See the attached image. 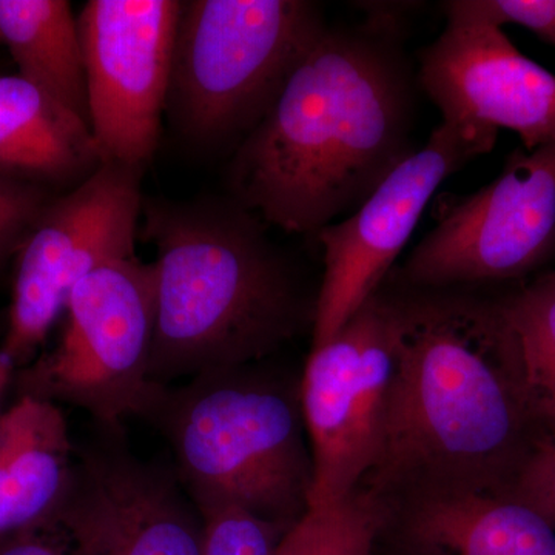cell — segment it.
<instances>
[{"mask_svg": "<svg viewBox=\"0 0 555 555\" xmlns=\"http://www.w3.org/2000/svg\"><path fill=\"white\" fill-rule=\"evenodd\" d=\"M102 164L86 120L22 76H0V177L73 189Z\"/></svg>", "mask_w": 555, "mask_h": 555, "instance_id": "cell-14", "label": "cell"}, {"mask_svg": "<svg viewBox=\"0 0 555 555\" xmlns=\"http://www.w3.org/2000/svg\"><path fill=\"white\" fill-rule=\"evenodd\" d=\"M529 401L547 434H555V272L502 298Z\"/></svg>", "mask_w": 555, "mask_h": 555, "instance_id": "cell-18", "label": "cell"}, {"mask_svg": "<svg viewBox=\"0 0 555 555\" xmlns=\"http://www.w3.org/2000/svg\"><path fill=\"white\" fill-rule=\"evenodd\" d=\"M443 199V198H441ZM444 201V199H443ZM555 254V142L518 149L502 173L444 201L400 270L408 287H477L534 272Z\"/></svg>", "mask_w": 555, "mask_h": 555, "instance_id": "cell-7", "label": "cell"}, {"mask_svg": "<svg viewBox=\"0 0 555 555\" xmlns=\"http://www.w3.org/2000/svg\"><path fill=\"white\" fill-rule=\"evenodd\" d=\"M255 366L163 386L145 418L169 441L193 500H222L288 529L308 513L313 489L299 387Z\"/></svg>", "mask_w": 555, "mask_h": 555, "instance_id": "cell-4", "label": "cell"}, {"mask_svg": "<svg viewBox=\"0 0 555 555\" xmlns=\"http://www.w3.org/2000/svg\"><path fill=\"white\" fill-rule=\"evenodd\" d=\"M414 105L400 40L326 27L236 147L233 201L284 232H320L414 153Z\"/></svg>", "mask_w": 555, "mask_h": 555, "instance_id": "cell-2", "label": "cell"}, {"mask_svg": "<svg viewBox=\"0 0 555 555\" xmlns=\"http://www.w3.org/2000/svg\"><path fill=\"white\" fill-rule=\"evenodd\" d=\"M75 460L56 403L22 393L0 415V543L54 516L67 495Z\"/></svg>", "mask_w": 555, "mask_h": 555, "instance_id": "cell-15", "label": "cell"}, {"mask_svg": "<svg viewBox=\"0 0 555 555\" xmlns=\"http://www.w3.org/2000/svg\"><path fill=\"white\" fill-rule=\"evenodd\" d=\"M142 171L104 163L40 210L20 247L9 331L0 349L14 366L30 361L43 345L83 276L116 259L137 257Z\"/></svg>", "mask_w": 555, "mask_h": 555, "instance_id": "cell-8", "label": "cell"}, {"mask_svg": "<svg viewBox=\"0 0 555 555\" xmlns=\"http://www.w3.org/2000/svg\"><path fill=\"white\" fill-rule=\"evenodd\" d=\"M0 555H76L68 537L54 517L9 537L0 543Z\"/></svg>", "mask_w": 555, "mask_h": 555, "instance_id": "cell-24", "label": "cell"}, {"mask_svg": "<svg viewBox=\"0 0 555 555\" xmlns=\"http://www.w3.org/2000/svg\"><path fill=\"white\" fill-rule=\"evenodd\" d=\"M0 42L20 76L89 120L78 17L65 0H0Z\"/></svg>", "mask_w": 555, "mask_h": 555, "instance_id": "cell-17", "label": "cell"}, {"mask_svg": "<svg viewBox=\"0 0 555 555\" xmlns=\"http://www.w3.org/2000/svg\"><path fill=\"white\" fill-rule=\"evenodd\" d=\"M389 507L358 488L337 503L309 507L284 532L276 555H374Z\"/></svg>", "mask_w": 555, "mask_h": 555, "instance_id": "cell-19", "label": "cell"}, {"mask_svg": "<svg viewBox=\"0 0 555 555\" xmlns=\"http://www.w3.org/2000/svg\"><path fill=\"white\" fill-rule=\"evenodd\" d=\"M509 496L534 507L555 526V434L537 449Z\"/></svg>", "mask_w": 555, "mask_h": 555, "instance_id": "cell-23", "label": "cell"}, {"mask_svg": "<svg viewBox=\"0 0 555 555\" xmlns=\"http://www.w3.org/2000/svg\"><path fill=\"white\" fill-rule=\"evenodd\" d=\"M441 7L449 25H520L555 47V0H451Z\"/></svg>", "mask_w": 555, "mask_h": 555, "instance_id": "cell-21", "label": "cell"}, {"mask_svg": "<svg viewBox=\"0 0 555 555\" xmlns=\"http://www.w3.org/2000/svg\"><path fill=\"white\" fill-rule=\"evenodd\" d=\"M54 520L76 555H201L203 517L177 473L120 440L82 449Z\"/></svg>", "mask_w": 555, "mask_h": 555, "instance_id": "cell-12", "label": "cell"}, {"mask_svg": "<svg viewBox=\"0 0 555 555\" xmlns=\"http://www.w3.org/2000/svg\"><path fill=\"white\" fill-rule=\"evenodd\" d=\"M326 27L306 0L182 2L166 108L175 130L198 147L241 144Z\"/></svg>", "mask_w": 555, "mask_h": 555, "instance_id": "cell-5", "label": "cell"}, {"mask_svg": "<svg viewBox=\"0 0 555 555\" xmlns=\"http://www.w3.org/2000/svg\"><path fill=\"white\" fill-rule=\"evenodd\" d=\"M398 505L416 555H555V526L514 496L425 495Z\"/></svg>", "mask_w": 555, "mask_h": 555, "instance_id": "cell-16", "label": "cell"}, {"mask_svg": "<svg viewBox=\"0 0 555 555\" xmlns=\"http://www.w3.org/2000/svg\"><path fill=\"white\" fill-rule=\"evenodd\" d=\"M499 131L443 119L425 147L387 175L360 207L318 232L324 276L315 301L312 347L337 335L382 291L437 189L494 149Z\"/></svg>", "mask_w": 555, "mask_h": 555, "instance_id": "cell-10", "label": "cell"}, {"mask_svg": "<svg viewBox=\"0 0 555 555\" xmlns=\"http://www.w3.org/2000/svg\"><path fill=\"white\" fill-rule=\"evenodd\" d=\"M13 367V361H11L10 358L7 357L2 350H0V400H2L3 392H5V387L9 385Z\"/></svg>", "mask_w": 555, "mask_h": 555, "instance_id": "cell-25", "label": "cell"}, {"mask_svg": "<svg viewBox=\"0 0 555 555\" xmlns=\"http://www.w3.org/2000/svg\"><path fill=\"white\" fill-rule=\"evenodd\" d=\"M409 288L389 295L396 375L378 456L360 488L386 505L511 495L550 434L526 393L502 299Z\"/></svg>", "mask_w": 555, "mask_h": 555, "instance_id": "cell-1", "label": "cell"}, {"mask_svg": "<svg viewBox=\"0 0 555 555\" xmlns=\"http://www.w3.org/2000/svg\"><path fill=\"white\" fill-rule=\"evenodd\" d=\"M396 367V320L383 291L310 350L299 383L313 460L310 507L337 503L366 480L382 444Z\"/></svg>", "mask_w": 555, "mask_h": 555, "instance_id": "cell-9", "label": "cell"}, {"mask_svg": "<svg viewBox=\"0 0 555 555\" xmlns=\"http://www.w3.org/2000/svg\"><path fill=\"white\" fill-rule=\"evenodd\" d=\"M416 80L443 119L514 131L528 152L555 142V75L503 28L448 24L422 50Z\"/></svg>", "mask_w": 555, "mask_h": 555, "instance_id": "cell-13", "label": "cell"}, {"mask_svg": "<svg viewBox=\"0 0 555 555\" xmlns=\"http://www.w3.org/2000/svg\"><path fill=\"white\" fill-rule=\"evenodd\" d=\"M203 517L201 555H276L286 528L215 499L193 500Z\"/></svg>", "mask_w": 555, "mask_h": 555, "instance_id": "cell-20", "label": "cell"}, {"mask_svg": "<svg viewBox=\"0 0 555 555\" xmlns=\"http://www.w3.org/2000/svg\"><path fill=\"white\" fill-rule=\"evenodd\" d=\"M178 0H91L78 16L91 133L104 163L144 170L169 94Z\"/></svg>", "mask_w": 555, "mask_h": 555, "instance_id": "cell-11", "label": "cell"}, {"mask_svg": "<svg viewBox=\"0 0 555 555\" xmlns=\"http://www.w3.org/2000/svg\"><path fill=\"white\" fill-rule=\"evenodd\" d=\"M47 203L46 189L0 177V261L20 250Z\"/></svg>", "mask_w": 555, "mask_h": 555, "instance_id": "cell-22", "label": "cell"}, {"mask_svg": "<svg viewBox=\"0 0 555 555\" xmlns=\"http://www.w3.org/2000/svg\"><path fill=\"white\" fill-rule=\"evenodd\" d=\"M142 218L156 248L155 385L257 364L313 326L315 301L261 219L235 201L150 199Z\"/></svg>", "mask_w": 555, "mask_h": 555, "instance_id": "cell-3", "label": "cell"}, {"mask_svg": "<svg viewBox=\"0 0 555 555\" xmlns=\"http://www.w3.org/2000/svg\"><path fill=\"white\" fill-rule=\"evenodd\" d=\"M60 343L22 372L25 396L82 409L108 433L147 416L163 386L150 379L156 320L153 262L101 266L73 287Z\"/></svg>", "mask_w": 555, "mask_h": 555, "instance_id": "cell-6", "label": "cell"}]
</instances>
